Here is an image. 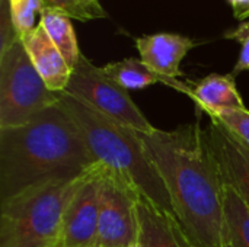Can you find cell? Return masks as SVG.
<instances>
[{
    "instance_id": "obj_16",
    "label": "cell",
    "mask_w": 249,
    "mask_h": 247,
    "mask_svg": "<svg viewBox=\"0 0 249 247\" xmlns=\"http://www.w3.org/2000/svg\"><path fill=\"white\" fill-rule=\"evenodd\" d=\"M223 247H249V207L229 186L225 188Z\"/></svg>"
},
{
    "instance_id": "obj_6",
    "label": "cell",
    "mask_w": 249,
    "mask_h": 247,
    "mask_svg": "<svg viewBox=\"0 0 249 247\" xmlns=\"http://www.w3.org/2000/svg\"><path fill=\"white\" fill-rule=\"evenodd\" d=\"M64 93L76 98L107 118L139 132H150L156 128L134 103L128 90L111 80L102 67H96L83 54L73 68Z\"/></svg>"
},
{
    "instance_id": "obj_20",
    "label": "cell",
    "mask_w": 249,
    "mask_h": 247,
    "mask_svg": "<svg viewBox=\"0 0 249 247\" xmlns=\"http://www.w3.org/2000/svg\"><path fill=\"white\" fill-rule=\"evenodd\" d=\"M0 52H4L20 39V35L13 23L7 0H0Z\"/></svg>"
},
{
    "instance_id": "obj_15",
    "label": "cell",
    "mask_w": 249,
    "mask_h": 247,
    "mask_svg": "<svg viewBox=\"0 0 249 247\" xmlns=\"http://www.w3.org/2000/svg\"><path fill=\"white\" fill-rule=\"evenodd\" d=\"M39 23L44 26L48 36L60 49L67 64L73 70L79 63L82 52L79 49L77 38L71 25V17L60 10L42 7L39 13Z\"/></svg>"
},
{
    "instance_id": "obj_9",
    "label": "cell",
    "mask_w": 249,
    "mask_h": 247,
    "mask_svg": "<svg viewBox=\"0 0 249 247\" xmlns=\"http://www.w3.org/2000/svg\"><path fill=\"white\" fill-rule=\"evenodd\" d=\"M206 134L225 186L232 188L249 207V147L214 118H210Z\"/></svg>"
},
{
    "instance_id": "obj_21",
    "label": "cell",
    "mask_w": 249,
    "mask_h": 247,
    "mask_svg": "<svg viewBox=\"0 0 249 247\" xmlns=\"http://www.w3.org/2000/svg\"><path fill=\"white\" fill-rule=\"evenodd\" d=\"M241 52H239V58L233 67V71L231 73L233 77H236L239 73L242 71H249V38L244 42L241 44Z\"/></svg>"
},
{
    "instance_id": "obj_10",
    "label": "cell",
    "mask_w": 249,
    "mask_h": 247,
    "mask_svg": "<svg viewBox=\"0 0 249 247\" xmlns=\"http://www.w3.org/2000/svg\"><path fill=\"white\" fill-rule=\"evenodd\" d=\"M196 45L197 42L188 36L168 32L143 35L136 39L140 60L153 71L171 80L184 77L181 61Z\"/></svg>"
},
{
    "instance_id": "obj_14",
    "label": "cell",
    "mask_w": 249,
    "mask_h": 247,
    "mask_svg": "<svg viewBox=\"0 0 249 247\" xmlns=\"http://www.w3.org/2000/svg\"><path fill=\"white\" fill-rule=\"evenodd\" d=\"M102 70L111 80H114L117 84H120L125 90H139V89H144L147 86L160 83L187 96L191 95V87L187 83L181 80H171L158 74L150 67H147L140 58L130 57L121 61L109 63L104 66Z\"/></svg>"
},
{
    "instance_id": "obj_7",
    "label": "cell",
    "mask_w": 249,
    "mask_h": 247,
    "mask_svg": "<svg viewBox=\"0 0 249 247\" xmlns=\"http://www.w3.org/2000/svg\"><path fill=\"white\" fill-rule=\"evenodd\" d=\"M139 194L101 166V204L95 247H140Z\"/></svg>"
},
{
    "instance_id": "obj_1",
    "label": "cell",
    "mask_w": 249,
    "mask_h": 247,
    "mask_svg": "<svg viewBox=\"0 0 249 247\" xmlns=\"http://www.w3.org/2000/svg\"><path fill=\"white\" fill-rule=\"evenodd\" d=\"M139 137L163 181L174 214L197 247H223L225 183L200 119Z\"/></svg>"
},
{
    "instance_id": "obj_23",
    "label": "cell",
    "mask_w": 249,
    "mask_h": 247,
    "mask_svg": "<svg viewBox=\"0 0 249 247\" xmlns=\"http://www.w3.org/2000/svg\"><path fill=\"white\" fill-rule=\"evenodd\" d=\"M228 1L238 20L244 22L249 19V0H228Z\"/></svg>"
},
{
    "instance_id": "obj_18",
    "label": "cell",
    "mask_w": 249,
    "mask_h": 247,
    "mask_svg": "<svg viewBox=\"0 0 249 247\" xmlns=\"http://www.w3.org/2000/svg\"><path fill=\"white\" fill-rule=\"evenodd\" d=\"M13 23L20 35L31 32L38 23H35L36 15L41 13L44 3L42 0H7Z\"/></svg>"
},
{
    "instance_id": "obj_4",
    "label": "cell",
    "mask_w": 249,
    "mask_h": 247,
    "mask_svg": "<svg viewBox=\"0 0 249 247\" xmlns=\"http://www.w3.org/2000/svg\"><path fill=\"white\" fill-rule=\"evenodd\" d=\"M86 175L42 183L0 204V247H57L67 205Z\"/></svg>"
},
{
    "instance_id": "obj_13",
    "label": "cell",
    "mask_w": 249,
    "mask_h": 247,
    "mask_svg": "<svg viewBox=\"0 0 249 247\" xmlns=\"http://www.w3.org/2000/svg\"><path fill=\"white\" fill-rule=\"evenodd\" d=\"M190 98L196 105L209 114L216 115L226 109L245 108L244 99L239 95L232 74H209L191 87Z\"/></svg>"
},
{
    "instance_id": "obj_19",
    "label": "cell",
    "mask_w": 249,
    "mask_h": 247,
    "mask_svg": "<svg viewBox=\"0 0 249 247\" xmlns=\"http://www.w3.org/2000/svg\"><path fill=\"white\" fill-rule=\"evenodd\" d=\"M210 118L217 119L228 131L249 147V109H226Z\"/></svg>"
},
{
    "instance_id": "obj_3",
    "label": "cell",
    "mask_w": 249,
    "mask_h": 247,
    "mask_svg": "<svg viewBox=\"0 0 249 247\" xmlns=\"http://www.w3.org/2000/svg\"><path fill=\"white\" fill-rule=\"evenodd\" d=\"M60 105L74 121L88 150L102 167L124 181L140 198L174 214L166 186L147 156L139 131L107 118L64 92Z\"/></svg>"
},
{
    "instance_id": "obj_8",
    "label": "cell",
    "mask_w": 249,
    "mask_h": 247,
    "mask_svg": "<svg viewBox=\"0 0 249 247\" xmlns=\"http://www.w3.org/2000/svg\"><path fill=\"white\" fill-rule=\"evenodd\" d=\"M101 204V165L85 176L64 213L57 247H95Z\"/></svg>"
},
{
    "instance_id": "obj_12",
    "label": "cell",
    "mask_w": 249,
    "mask_h": 247,
    "mask_svg": "<svg viewBox=\"0 0 249 247\" xmlns=\"http://www.w3.org/2000/svg\"><path fill=\"white\" fill-rule=\"evenodd\" d=\"M140 247H197L174 214L139 199Z\"/></svg>"
},
{
    "instance_id": "obj_5",
    "label": "cell",
    "mask_w": 249,
    "mask_h": 247,
    "mask_svg": "<svg viewBox=\"0 0 249 247\" xmlns=\"http://www.w3.org/2000/svg\"><path fill=\"white\" fill-rule=\"evenodd\" d=\"M60 99L61 93L47 87L20 39L0 52V131L31 122Z\"/></svg>"
},
{
    "instance_id": "obj_22",
    "label": "cell",
    "mask_w": 249,
    "mask_h": 247,
    "mask_svg": "<svg viewBox=\"0 0 249 247\" xmlns=\"http://www.w3.org/2000/svg\"><path fill=\"white\" fill-rule=\"evenodd\" d=\"M225 38L228 39H233L239 44H244L249 38V19L241 22L235 29H231L225 33Z\"/></svg>"
},
{
    "instance_id": "obj_11",
    "label": "cell",
    "mask_w": 249,
    "mask_h": 247,
    "mask_svg": "<svg viewBox=\"0 0 249 247\" xmlns=\"http://www.w3.org/2000/svg\"><path fill=\"white\" fill-rule=\"evenodd\" d=\"M20 41L47 87L53 92L63 93L70 82L73 70L48 36L44 26L38 22L31 32L20 38Z\"/></svg>"
},
{
    "instance_id": "obj_17",
    "label": "cell",
    "mask_w": 249,
    "mask_h": 247,
    "mask_svg": "<svg viewBox=\"0 0 249 247\" xmlns=\"http://www.w3.org/2000/svg\"><path fill=\"white\" fill-rule=\"evenodd\" d=\"M42 3L44 7L60 10L71 19L82 22L104 19L108 16L99 0H42Z\"/></svg>"
},
{
    "instance_id": "obj_2",
    "label": "cell",
    "mask_w": 249,
    "mask_h": 247,
    "mask_svg": "<svg viewBox=\"0 0 249 247\" xmlns=\"http://www.w3.org/2000/svg\"><path fill=\"white\" fill-rule=\"evenodd\" d=\"M96 165L58 102L31 122L0 131V204L42 183L77 178Z\"/></svg>"
}]
</instances>
